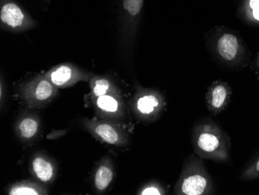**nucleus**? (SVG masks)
<instances>
[{
	"label": "nucleus",
	"instance_id": "ddd939ff",
	"mask_svg": "<svg viewBox=\"0 0 259 195\" xmlns=\"http://www.w3.org/2000/svg\"><path fill=\"white\" fill-rule=\"evenodd\" d=\"M53 93V88L50 83L47 80H41L38 83L36 90H35V96L39 100H45L49 99Z\"/></svg>",
	"mask_w": 259,
	"mask_h": 195
},
{
	"label": "nucleus",
	"instance_id": "2eb2a0df",
	"mask_svg": "<svg viewBox=\"0 0 259 195\" xmlns=\"http://www.w3.org/2000/svg\"><path fill=\"white\" fill-rule=\"evenodd\" d=\"M110 88V84L106 80H99L96 82L95 87L93 88V93L97 97L105 95Z\"/></svg>",
	"mask_w": 259,
	"mask_h": 195
},
{
	"label": "nucleus",
	"instance_id": "0eeeda50",
	"mask_svg": "<svg viewBox=\"0 0 259 195\" xmlns=\"http://www.w3.org/2000/svg\"><path fill=\"white\" fill-rule=\"evenodd\" d=\"M72 68L67 65L58 67L51 74L52 82L56 86H62L67 84L72 77Z\"/></svg>",
	"mask_w": 259,
	"mask_h": 195
},
{
	"label": "nucleus",
	"instance_id": "7ed1b4c3",
	"mask_svg": "<svg viewBox=\"0 0 259 195\" xmlns=\"http://www.w3.org/2000/svg\"><path fill=\"white\" fill-rule=\"evenodd\" d=\"M207 187V180L199 174H194L186 177L182 184V190L185 194H202Z\"/></svg>",
	"mask_w": 259,
	"mask_h": 195
},
{
	"label": "nucleus",
	"instance_id": "6ab92c4d",
	"mask_svg": "<svg viewBox=\"0 0 259 195\" xmlns=\"http://www.w3.org/2000/svg\"><path fill=\"white\" fill-rule=\"evenodd\" d=\"M253 16L256 20H259V9L253 10Z\"/></svg>",
	"mask_w": 259,
	"mask_h": 195
},
{
	"label": "nucleus",
	"instance_id": "f03ea898",
	"mask_svg": "<svg viewBox=\"0 0 259 195\" xmlns=\"http://www.w3.org/2000/svg\"><path fill=\"white\" fill-rule=\"evenodd\" d=\"M238 49V39L232 34L225 33L218 41V52L220 55L226 60H233L236 56Z\"/></svg>",
	"mask_w": 259,
	"mask_h": 195
},
{
	"label": "nucleus",
	"instance_id": "39448f33",
	"mask_svg": "<svg viewBox=\"0 0 259 195\" xmlns=\"http://www.w3.org/2000/svg\"><path fill=\"white\" fill-rule=\"evenodd\" d=\"M197 145L201 150L206 152H214L219 148L218 137L210 132H204L198 138Z\"/></svg>",
	"mask_w": 259,
	"mask_h": 195
},
{
	"label": "nucleus",
	"instance_id": "f257e3e1",
	"mask_svg": "<svg viewBox=\"0 0 259 195\" xmlns=\"http://www.w3.org/2000/svg\"><path fill=\"white\" fill-rule=\"evenodd\" d=\"M0 17L3 23L13 28L23 25L25 20V15L21 9L14 3H7L3 6Z\"/></svg>",
	"mask_w": 259,
	"mask_h": 195
},
{
	"label": "nucleus",
	"instance_id": "4468645a",
	"mask_svg": "<svg viewBox=\"0 0 259 195\" xmlns=\"http://www.w3.org/2000/svg\"><path fill=\"white\" fill-rule=\"evenodd\" d=\"M143 2L144 0H123V5L131 15L136 16L141 11Z\"/></svg>",
	"mask_w": 259,
	"mask_h": 195
},
{
	"label": "nucleus",
	"instance_id": "1a4fd4ad",
	"mask_svg": "<svg viewBox=\"0 0 259 195\" xmlns=\"http://www.w3.org/2000/svg\"><path fill=\"white\" fill-rule=\"evenodd\" d=\"M158 106V99L153 95L145 96L138 101V109L143 113H151Z\"/></svg>",
	"mask_w": 259,
	"mask_h": 195
},
{
	"label": "nucleus",
	"instance_id": "20e7f679",
	"mask_svg": "<svg viewBox=\"0 0 259 195\" xmlns=\"http://www.w3.org/2000/svg\"><path fill=\"white\" fill-rule=\"evenodd\" d=\"M33 170L39 180L48 182L54 175L53 166L41 157H37L33 161Z\"/></svg>",
	"mask_w": 259,
	"mask_h": 195
},
{
	"label": "nucleus",
	"instance_id": "f8f14e48",
	"mask_svg": "<svg viewBox=\"0 0 259 195\" xmlns=\"http://www.w3.org/2000/svg\"><path fill=\"white\" fill-rule=\"evenodd\" d=\"M97 104L104 111L115 112L118 109V102L111 96H100L97 99Z\"/></svg>",
	"mask_w": 259,
	"mask_h": 195
},
{
	"label": "nucleus",
	"instance_id": "9d476101",
	"mask_svg": "<svg viewBox=\"0 0 259 195\" xmlns=\"http://www.w3.org/2000/svg\"><path fill=\"white\" fill-rule=\"evenodd\" d=\"M37 128L38 125L37 122L32 119H24L22 121L19 126L22 136L26 139H30L34 136L35 134L37 133Z\"/></svg>",
	"mask_w": 259,
	"mask_h": 195
},
{
	"label": "nucleus",
	"instance_id": "9b49d317",
	"mask_svg": "<svg viewBox=\"0 0 259 195\" xmlns=\"http://www.w3.org/2000/svg\"><path fill=\"white\" fill-rule=\"evenodd\" d=\"M228 93L226 89L222 86H218L213 89L211 97V105L213 108H221L226 101Z\"/></svg>",
	"mask_w": 259,
	"mask_h": 195
},
{
	"label": "nucleus",
	"instance_id": "a211bd4d",
	"mask_svg": "<svg viewBox=\"0 0 259 195\" xmlns=\"http://www.w3.org/2000/svg\"><path fill=\"white\" fill-rule=\"evenodd\" d=\"M250 7L253 10L259 9V0H251L250 1Z\"/></svg>",
	"mask_w": 259,
	"mask_h": 195
},
{
	"label": "nucleus",
	"instance_id": "dca6fc26",
	"mask_svg": "<svg viewBox=\"0 0 259 195\" xmlns=\"http://www.w3.org/2000/svg\"><path fill=\"white\" fill-rule=\"evenodd\" d=\"M10 194L11 195H37L39 194L37 190L33 189V187L22 186L12 189L10 190Z\"/></svg>",
	"mask_w": 259,
	"mask_h": 195
},
{
	"label": "nucleus",
	"instance_id": "aec40b11",
	"mask_svg": "<svg viewBox=\"0 0 259 195\" xmlns=\"http://www.w3.org/2000/svg\"><path fill=\"white\" fill-rule=\"evenodd\" d=\"M256 169H257V171H259V160L257 161V166H256Z\"/></svg>",
	"mask_w": 259,
	"mask_h": 195
},
{
	"label": "nucleus",
	"instance_id": "f3484780",
	"mask_svg": "<svg viewBox=\"0 0 259 195\" xmlns=\"http://www.w3.org/2000/svg\"><path fill=\"white\" fill-rule=\"evenodd\" d=\"M141 194L144 195H158L161 194V192L156 187H150L145 189L143 191L141 192Z\"/></svg>",
	"mask_w": 259,
	"mask_h": 195
},
{
	"label": "nucleus",
	"instance_id": "6e6552de",
	"mask_svg": "<svg viewBox=\"0 0 259 195\" xmlns=\"http://www.w3.org/2000/svg\"><path fill=\"white\" fill-rule=\"evenodd\" d=\"M96 132L105 142L109 144H116L118 142L119 135L116 131L107 124L100 125L96 128Z\"/></svg>",
	"mask_w": 259,
	"mask_h": 195
},
{
	"label": "nucleus",
	"instance_id": "423d86ee",
	"mask_svg": "<svg viewBox=\"0 0 259 195\" xmlns=\"http://www.w3.org/2000/svg\"><path fill=\"white\" fill-rule=\"evenodd\" d=\"M113 174L111 169L107 167H101L97 170L95 177L96 187L98 190H104L107 188L112 180H113Z\"/></svg>",
	"mask_w": 259,
	"mask_h": 195
}]
</instances>
